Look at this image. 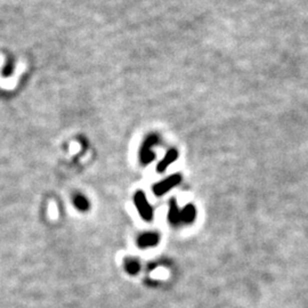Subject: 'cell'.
Wrapping results in <instances>:
<instances>
[{
    "mask_svg": "<svg viewBox=\"0 0 308 308\" xmlns=\"http://www.w3.org/2000/svg\"><path fill=\"white\" fill-rule=\"evenodd\" d=\"M134 202H135L136 208H137L139 215H141V217L144 219V221L151 222L152 219H153L154 213H153V208H152L149 201H147L145 193H144V192L138 191L134 197Z\"/></svg>",
    "mask_w": 308,
    "mask_h": 308,
    "instance_id": "1",
    "label": "cell"
},
{
    "mask_svg": "<svg viewBox=\"0 0 308 308\" xmlns=\"http://www.w3.org/2000/svg\"><path fill=\"white\" fill-rule=\"evenodd\" d=\"M181 179H182L181 175H173V176H170L169 178L165 179V181L155 184L153 187L154 194L157 195V197H161V195L165 194L166 192H168L177 185V184L181 182Z\"/></svg>",
    "mask_w": 308,
    "mask_h": 308,
    "instance_id": "2",
    "label": "cell"
},
{
    "mask_svg": "<svg viewBox=\"0 0 308 308\" xmlns=\"http://www.w3.org/2000/svg\"><path fill=\"white\" fill-rule=\"evenodd\" d=\"M168 221L170 222V224H173V225H179V224H182V209H179L175 199L170 200Z\"/></svg>",
    "mask_w": 308,
    "mask_h": 308,
    "instance_id": "3",
    "label": "cell"
},
{
    "mask_svg": "<svg viewBox=\"0 0 308 308\" xmlns=\"http://www.w3.org/2000/svg\"><path fill=\"white\" fill-rule=\"evenodd\" d=\"M159 235L158 233H153V232H150V233H144L137 240V245L139 248H147V247H154L159 243Z\"/></svg>",
    "mask_w": 308,
    "mask_h": 308,
    "instance_id": "4",
    "label": "cell"
},
{
    "mask_svg": "<svg viewBox=\"0 0 308 308\" xmlns=\"http://www.w3.org/2000/svg\"><path fill=\"white\" fill-rule=\"evenodd\" d=\"M197 217V209L193 205H187L182 209V224H191Z\"/></svg>",
    "mask_w": 308,
    "mask_h": 308,
    "instance_id": "5",
    "label": "cell"
},
{
    "mask_svg": "<svg viewBox=\"0 0 308 308\" xmlns=\"http://www.w3.org/2000/svg\"><path fill=\"white\" fill-rule=\"evenodd\" d=\"M73 205L80 211H87L89 209V201L82 194H75L73 198Z\"/></svg>",
    "mask_w": 308,
    "mask_h": 308,
    "instance_id": "6",
    "label": "cell"
},
{
    "mask_svg": "<svg viewBox=\"0 0 308 308\" xmlns=\"http://www.w3.org/2000/svg\"><path fill=\"white\" fill-rule=\"evenodd\" d=\"M125 269L129 274L135 275L138 273L141 266H139V263L137 261H135V259H127L125 263Z\"/></svg>",
    "mask_w": 308,
    "mask_h": 308,
    "instance_id": "7",
    "label": "cell"
},
{
    "mask_svg": "<svg viewBox=\"0 0 308 308\" xmlns=\"http://www.w3.org/2000/svg\"><path fill=\"white\" fill-rule=\"evenodd\" d=\"M176 157H177V154H176V152H170L169 154L167 155L166 157V159L163 160V161L161 162V163H159V166H158V171H163L166 169V168L170 165L171 162L174 161V160L176 159Z\"/></svg>",
    "mask_w": 308,
    "mask_h": 308,
    "instance_id": "8",
    "label": "cell"
}]
</instances>
